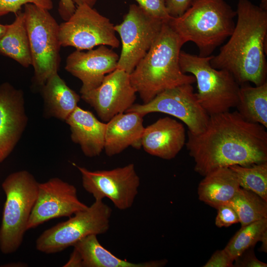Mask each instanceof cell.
I'll return each instance as SVG.
<instances>
[{
  "instance_id": "30bf717a",
  "label": "cell",
  "mask_w": 267,
  "mask_h": 267,
  "mask_svg": "<svg viewBox=\"0 0 267 267\" xmlns=\"http://www.w3.org/2000/svg\"><path fill=\"white\" fill-rule=\"evenodd\" d=\"M59 38L61 46H73L81 51L101 45L120 46L109 19L86 3L77 5L70 18L59 25Z\"/></svg>"
},
{
  "instance_id": "5bb4252c",
  "label": "cell",
  "mask_w": 267,
  "mask_h": 267,
  "mask_svg": "<svg viewBox=\"0 0 267 267\" xmlns=\"http://www.w3.org/2000/svg\"><path fill=\"white\" fill-rule=\"evenodd\" d=\"M130 74L116 69L106 75L97 88L82 94L81 98L94 108L103 122L126 112L136 99Z\"/></svg>"
},
{
  "instance_id": "7402d4cb",
  "label": "cell",
  "mask_w": 267,
  "mask_h": 267,
  "mask_svg": "<svg viewBox=\"0 0 267 267\" xmlns=\"http://www.w3.org/2000/svg\"><path fill=\"white\" fill-rule=\"evenodd\" d=\"M41 87L46 115L65 121L78 106L80 95L67 85L58 73L51 76Z\"/></svg>"
},
{
  "instance_id": "7a4b0ae2",
  "label": "cell",
  "mask_w": 267,
  "mask_h": 267,
  "mask_svg": "<svg viewBox=\"0 0 267 267\" xmlns=\"http://www.w3.org/2000/svg\"><path fill=\"white\" fill-rule=\"evenodd\" d=\"M237 21L228 42L210 60L217 69L229 72L241 85L267 82V10L249 0H239Z\"/></svg>"
},
{
  "instance_id": "ffe728a7",
  "label": "cell",
  "mask_w": 267,
  "mask_h": 267,
  "mask_svg": "<svg viewBox=\"0 0 267 267\" xmlns=\"http://www.w3.org/2000/svg\"><path fill=\"white\" fill-rule=\"evenodd\" d=\"M204 177L198 187L199 199L216 209L229 203L241 188L229 167L218 168Z\"/></svg>"
},
{
  "instance_id": "d6a6232c",
  "label": "cell",
  "mask_w": 267,
  "mask_h": 267,
  "mask_svg": "<svg viewBox=\"0 0 267 267\" xmlns=\"http://www.w3.org/2000/svg\"><path fill=\"white\" fill-rule=\"evenodd\" d=\"M192 1V0H165L167 11L171 17H179L190 7Z\"/></svg>"
},
{
  "instance_id": "83f0119b",
  "label": "cell",
  "mask_w": 267,
  "mask_h": 267,
  "mask_svg": "<svg viewBox=\"0 0 267 267\" xmlns=\"http://www.w3.org/2000/svg\"><path fill=\"white\" fill-rule=\"evenodd\" d=\"M27 3L50 10L53 5L52 0H0V18L9 13L16 14Z\"/></svg>"
},
{
  "instance_id": "8992f818",
  "label": "cell",
  "mask_w": 267,
  "mask_h": 267,
  "mask_svg": "<svg viewBox=\"0 0 267 267\" xmlns=\"http://www.w3.org/2000/svg\"><path fill=\"white\" fill-rule=\"evenodd\" d=\"M214 55L201 57L180 51L181 71L193 75L197 85V99L209 116L236 107L240 85L228 71L214 68L210 60Z\"/></svg>"
},
{
  "instance_id": "cb8c5ba5",
  "label": "cell",
  "mask_w": 267,
  "mask_h": 267,
  "mask_svg": "<svg viewBox=\"0 0 267 267\" xmlns=\"http://www.w3.org/2000/svg\"><path fill=\"white\" fill-rule=\"evenodd\" d=\"M246 84L240 87L237 111L248 121L260 124L267 128V82L255 87Z\"/></svg>"
},
{
  "instance_id": "603a6c76",
  "label": "cell",
  "mask_w": 267,
  "mask_h": 267,
  "mask_svg": "<svg viewBox=\"0 0 267 267\" xmlns=\"http://www.w3.org/2000/svg\"><path fill=\"white\" fill-rule=\"evenodd\" d=\"M14 21L7 25L0 38V53L19 63L24 67L32 65L29 41L23 12L19 11Z\"/></svg>"
},
{
  "instance_id": "f35d334b",
  "label": "cell",
  "mask_w": 267,
  "mask_h": 267,
  "mask_svg": "<svg viewBox=\"0 0 267 267\" xmlns=\"http://www.w3.org/2000/svg\"><path fill=\"white\" fill-rule=\"evenodd\" d=\"M259 6L264 10H267V0H261Z\"/></svg>"
},
{
  "instance_id": "6da1fadb",
  "label": "cell",
  "mask_w": 267,
  "mask_h": 267,
  "mask_svg": "<svg viewBox=\"0 0 267 267\" xmlns=\"http://www.w3.org/2000/svg\"><path fill=\"white\" fill-rule=\"evenodd\" d=\"M265 127L248 121L237 111L209 116L201 133L187 132L185 143L202 176L232 165L249 166L267 162V132Z\"/></svg>"
},
{
  "instance_id": "f546056e",
  "label": "cell",
  "mask_w": 267,
  "mask_h": 267,
  "mask_svg": "<svg viewBox=\"0 0 267 267\" xmlns=\"http://www.w3.org/2000/svg\"><path fill=\"white\" fill-rule=\"evenodd\" d=\"M138 5L151 14L167 22L171 17L168 13L165 0H134Z\"/></svg>"
},
{
  "instance_id": "d6986e66",
  "label": "cell",
  "mask_w": 267,
  "mask_h": 267,
  "mask_svg": "<svg viewBox=\"0 0 267 267\" xmlns=\"http://www.w3.org/2000/svg\"><path fill=\"white\" fill-rule=\"evenodd\" d=\"M69 126L72 141L80 145L84 155L99 156L104 150L106 123L78 106L65 121Z\"/></svg>"
},
{
  "instance_id": "52a82bcc",
  "label": "cell",
  "mask_w": 267,
  "mask_h": 267,
  "mask_svg": "<svg viewBox=\"0 0 267 267\" xmlns=\"http://www.w3.org/2000/svg\"><path fill=\"white\" fill-rule=\"evenodd\" d=\"M24 8L34 79L42 87L51 76L58 73L61 46L59 25L47 9L32 3L25 4Z\"/></svg>"
},
{
  "instance_id": "8d00e7d4",
  "label": "cell",
  "mask_w": 267,
  "mask_h": 267,
  "mask_svg": "<svg viewBox=\"0 0 267 267\" xmlns=\"http://www.w3.org/2000/svg\"><path fill=\"white\" fill-rule=\"evenodd\" d=\"M260 242H262L261 246L259 250L264 252H267V233L265 234Z\"/></svg>"
},
{
  "instance_id": "74e56055",
  "label": "cell",
  "mask_w": 267,
  "mask_h": 267,
  "mask_svg": "<svg viewBox=\"0 0 267 267\" xmlns=\"http://www.w3.org/2000/svg\"><path fill=\"white\" fill-rule=\"evenodd\" d=\"M7 27V25H3L0 24V38L4 33Z\"/></svg>"
},
{
  "instance_id": "4dcf8cb0",
  "label": "cell",
  "mask_w": 267,
  "mask_h": 267,
  "mask_svg": "<svg viewBox=\"0 0 267 267\" xmlns=\"http://www.w3.org/2000/svg\"><path fill=\"white\" fill-rule=\"evenodd\" d=\"M234 267H267V264L256 257L253 248H249L235 259Z\"/></svg>"
},
{
  "instance_id": "e0dca14e",
  "label": "cell",
  "mask_w": 267,
  "mask_h": 267,
  "mask_svg": "<svg viewBox=\"0 0 267 267\" xmlns=\"http://www.w3.org/2000/svg\"><path fill=\"white\" fill-rule=\"evenodd\" d=\"M185 143L183 125L169 117L159 118L145 128L141 137L145 152L165 160L175 158Z\"/></svg>"
},
{
  "instance_id": "836d02e7",
  "label": "cell",
  "mask_w": 267,
  "mask_h": 267,
  "mask_svg": "<svg viewBox=\"0 0 267 267\" xmlns=\"http://www.w3.org/2000/svg\"><path fill=\"white\" fill-rule=\"evenodd\" d=\"M75 3L72 0H60L58 12L61 18L67 21L76 10Z\"/></svg>"
},
{
  "instance_id": "4316f807",
  "label": "cell",
  "mask_w": 267,
  "mask_h": 267,
  "mask_svg": "<svg viewBox=\"0 0 267 267\" xmlns=\"http://www.w3.org/2000/svg\"><path fill=\"white\" fill-rule=\"evenodd\" d=\"M229 168L236 176L240 187L267 201V162L249 166L235 165Z\"/></svg>"
},
{
  "instance_id": "d4e9b609",
  "label": "cell",
  "mask_w": 267,
  "mask_h": 267,
  "mask_svg": "<svg viewBox=\"0 0 267 267\" xmlns=\"http://www.w3.org/2000/svg\"><path fill=\"white\" fill-rule=\"evenodd\" d=\"M229 203L236 210L241 226L267 218V201L250 190L241 187Z\"/></svg>"
},
{
  "instance_id": "4fadbf2b",
  "label": "cell",
  "mask_w": 267,
  "mask_h": 267,
  "mask_svg": "<svg viewBox=\"0 0 267 267\" xmlns=\"http://www.w3.org/2000/svg\"><path fill=\"white\" fill-rule=\"evenodd\" d=\"M81 201L75 186L58 178L39 183L37 198L30 216L27 229L35 228L50 220L70 217L86 209Z\"/></svg>"
},
{
  "instance_id": "9a60e30c",
  "label": "cell",
  "mask_w": 267,
  "mask_h": 267,
  "mask_svg": "<svg viewBox=\"0 0 267 267\" xmlns=\"http://www.w3.org/2000/svg\"><path fill=\"white\" fill-rule=\"evenodd\" d=\"M119 59L113 50L101 45L87 52L74 51L67 57L65 69L81 80L83 94L99 87L105 76L117 69Z\"/></svg>"
},
{
  "instance_id": "e575fe53",
  "label": "cell",
  "mask_w": 267,
  "mask_h": 267,
  "mask_svg": "<svg viewBox=\"0 0 267 267\" xmlns=\"http://www.w3.org/2000/svg\"><path fill=\"white\" fill-rule=\"evenodd\" d=\"M64 267H82L81 257L78 252L74 249L70 255L68 262L63 266Z\"/></svg>"
},
{
  "instance_id": "5b68a950",
  "label": "cell",
  "mask_w": 267,
  "mask_h": 267,
  "mask_svg": "<svg viewBox=\"0 0 267 267\" xmlns=\"http://www.w3.org/2000/svg\"><path fill=\"white\" fill-rule=\"evenodd\" d=\"M39 184L26 170L9 174L2 182L6 196L0 227V250L3 254L13 253L21 246L37 198Z\"/></svg>"
},
{
  "instance_id": "9c48e42d",
  "label": "cell",
  "mask_w": 267,
  "mask_h": 267,
  "mask_svg": "<svg viewBox=\"0 0 267 267\" xmlns=\"http://www.w3.org/2000/svg\"><path fill=\"white\" fill-rule=\"evenodd\" d=\"M164 22L138 5L131 4L123 22L114 26L122 43L117 69L130 74L152 46Z\"/></svg>"
},
{
  "instance_id": "ba28073f",
  "label": "cell",
  "mask_w": 267,
  "mask_h": 267,
  "mask_svg": "<svg viewBox=\"0 0 267 267\" xmlns=\"http://www.w3.org/2000/svg\"><path fill=\"white\" fill-rule=\"evenodd\" d=\"M112 212L102 200H95L86 209L44 230L36 240V249L45 254H54L73 246L88 235L105 233Z\"/></svg>"
},
{
  "instance_id": "f1b7e54d",
  "label": "cell",
  "mask_w": 267,
  "mask_h": 267,
  "mask_svg": "<svg viewBox=\"0 0 267 267\" xmlns=\"http://www.w3.org/2000/svg\"><path fill=\"white\" fill-rule=\"evenodd\" d=\"M215 224L219 227H228L239 222L238 214L234 207L229 203L219 206L217 209Z\"/></svg>"
},
{
  "instance_id": "3957f363",
  "label": "cell",
  "mask_w": 267,
  "mask_h": 267,
  "mask_svg": "<svg viewBox=\"0 0 267 267\" xmlns=\"http://www.w3.org/2000/svg\"><path fill=\"white\" fill-rule=\"evenodd\" d=\"M184 44L167 22L145 56L130 74L132 85L146 103L162 91L195 82L193 75L183 73L179 56Z\"/></svg>"
},
{
  "instance_id": "8fae6325",
  "label": "cell",
  "mask_w": 267,
  "mask_h": 267,
  "mask_svg": "<svg viewBox=\"0 0 267 267\" xmlns=\"http://www.w3.org/2000/svg\"><path fill=\"white\" fill-rule=\"evenodd\" d=\"M82 175V185L95 200L107 198L120 210L130 208L138 194L140 178L134 165L109 170L91 171L73 164Z\"/></svg>"
},
{
  "instance_id": "277c9868",
  "label": "cell",
  "mask_w": 267,
  "mask_h": 267,
  "mask_svg": "<svg viewBox=\"0 0 267 267\" xmlns=\"http://www.w3.org/2000/svg\"><path fill=\"white\" fill-rule=\"evenodd\" d=\"M236 16L224 0H192L182 15L171 17L167 23L183 44L195 43L199 56L207 57L232 34Z\"/></svg>"
},
{
  "instance_id": "1f68e13d",
  "label": "cell",
  "mask_w": 267,
  "mask_h": 267,
  "mask_svg": "<svg viewBox=\"0 0 267 267\" xmlns=\"http://www.w3.org/2000/svg\"><path fill=\"white\" fill-rule=\"evenodd\" d=\"M234 259L223 249L217 250L203 267H234Z\"/></svg>"
},
{
  "instance_id": "ac0fdd59",
  "label": "cell",
  "mask_w": 267,
  "mask_h": 267,
  "mask_svg": "<svg viewBox=\"0 0 267 267\" xmlns=\"http://www.w3.org/2000/svg\"><path fill=\"white\" fill-rule=\"evenodd\" d=\"M143 117L135 112H127L115 115L106 123L104 150L108 156L119 154L129 146L140 149L145 128Z\"/></svg>"
},
{
  "instance_id": "484cf974",
  "label": "cell",
  "mask_w": 267,
  "mask_h": 267,
  "mask_svg": "<svg viewBox=\"0 0 267 267\" xmlns=\"http://www.w3.org/2000/svg\"><path fill=\"white\" fill-rule=\"evenodd\" d=\"M267 233V218L241 226L224 249L234 259L249 248H253Z\"/></svg>"
},
{
  "instance_id": "2e32d148",
  "label": "cell",
  "mask_w": 267,
  "mask_h": 267,
  "mask_svg": "<svg viewBox=\"0 0 267 267\" xmlns=\"http://www.w3.org/2000/svg\"><path fill=\"white\" fill-rule=\"evenodd\" d=\"M28 122L22 90L8 82L0 85V163L11 153Z\"/></svg>"
},
{
  "instance_id": "7c38bea8",
  "label": "cell",
  "mask_w": 267,
  "mask_h": 267,
  "mask_svg": "<svg viewBox=\"0 0 267 267\" xmlns=\"http://www.w3.org/2000/svg\"><path fill=\"white\" fill-rule=\"evenodd\" d=\"M135 112L142 116L160 112L179 119L190 133L196 135L205 130L209 115L199 103L191 84L166 89L146 103L134 104L126 112Z\"/></svg>"
},
{
  "instance_id": "d590c367",
  "label": "cell",
  "mask_w": 267,
  "mask_h": 267,
  "mask_svg": "<svg viewBox=\"0 0 267 267\" xmlns=\"http://www.w3.org/2000/svg\"><path fill=\"white\" fill-rule=\"evenodd\" d=\"M75 4L77 5L82 3H86L89 6L93 7L97 1V0H72Z\"/></svg>"
},
{
  "instance_id": "44dd1931",
  "label": "cell",
  "mask_w": 267,
  "mask_h": 267,
  "mask_svg": "<svg viewBox=\"0 0 267 267\" xmlns=\"http://www.w3.org/2000/svg\"><path fill=\"white\" fill-rule=\"evenodd\" d=\"M73 247L81 257L82 267H162L168 262L163 259L135 263L121 259L105 248L95 234L85 237Z\"/></svg>"
}]
</instances>
